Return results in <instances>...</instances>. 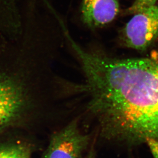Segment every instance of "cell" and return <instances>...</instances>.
<instances>
[{
  "instance_id": "1",
  "label": "cell",
  "mask_w": 158,
  "mask_h": 158,
  "mask_svg": "<svg viewBox=\"0 0 158 158\" xmlns=\"http://www.w3.org/2000/svg\"><path fill=\"white\" fill-rule=\"evenodd\" d=\"M83 73L77 87L101 135L128 145L158 140V52L146 58L118 59L76 45Z\"/></svg>"
},
{
  "instance_id": "2",
  "label": "cell",
  "mask_w": 158,
  "mask_h": 158,
  "mask_svg": "<svg viewBox=\"0 0 158 158\" xmlns=\"http://www.w3.org/2000/svg\"><path fill=\"white\" fill-rule=\"evenodd\" d=\"M126 47L143 52L158 41V6L153 5L134 14L120 31Z\"/></svg>"
},
{
  "instance_id": "3",
  "label": "cell",
  "mask_w": 158,
  "mask_h": 158,
  "mask_svg": "<svg viewBox=\"0 0 158 158\" xmlns=\"http://www.w3.org/2000/svg\"><path fill=\"white\" fill-rule=\"evenodd\" d=\"M91 140L79 128V120L75 118L50 138L43 158H83Z\"/></svg>"
},
{
  "instance_id": "4",
  "label": "cell",
  "mask_w": 158,
  "mask_h": 158,
  "mask_svg": "<svg viewBox=\"0 0 158 158\" xmlns=\"http://www.w3.org/2000/svg\"><path fill=\"white\" fill-rule=\"evenodd\" d=\"M26 97L20 84L0 73V132L21 116L27 104Z\"/></svg>"
},
{
  "instance_id": "5",
  "label": "cell",
  "mask_w": 158,
  "mask_h": 158,
  "mask_svg": "<svg viewBox=\"0 0 158 158\" xmlns=\"http://www.w3.org/2000/svg\"><path fill=\"white\" fill-rule=\"evenodd\" d=\"M119 10V0H82L81 19L88 27L99 28L114 21Z\"/></svg>"
},
{
  "instance_id": "6",
  "label": "cell",
  "mask_w": 158,
  "mask_h": 158,
  "mask_svg": "<svg viewBox=\"0 0 158 158\" xmlns=\"http://www.w3.org/2000/svg\"><path fill=\"white\" fill-rule=\"evenodd\" d=\"M34 146L25 141L0 143V158H31Z\"/></svg>"
},
{
  "instance_id": "7",
  "label": "cell",
  "mask_w": 158,
  "mask_h": 158,
  "mask_svg": "<svg viewBox=\"0 0 158 158\" xmlns=\"http://www.w3.org/2000/svg\"><path fill=\"white\" fill-rule=\"evenodd\" d=\"M157 0H135L131 6L126 10V14H134L140 12L150 6L155 5Z\"/></svg>"
},
{
  "instance_id": "8",
  "label": "cell",
  "mask_w": 158,
  "mask_h": 158,
  "mask_svg": "<svg viewBox=\"0 0 158 158\" xmlns=\"http://www.w3.org/2000/svg\"><path fill=\"white\" fill-rule=\"evenodd\" d=\"M145 143L149 147L154 158H158V140L154 139H147Z\"/></svg>"
},
{
  "instance_id": "9",
  "label": "cell",
  "mask_w": 158,
  "mask_h": 158,
  "mask_svg": "<svg viewBox=\"0 0 158 158\" xmlns=\"http://www.w3.org/2000/svg\"><path fill=\"white\" fill-rule=\"evenodd\" d=\"M86 158H94V153L93 152V151H90L89 154L88 155V156Z\"/></svg>"
}]
</instances>
